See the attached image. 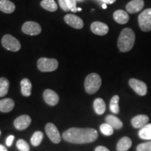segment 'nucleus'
I'll use <instances>...</instances> for the list:
<instances>
[{
    "label": "nucleus",
    "instance_id": "obj_1",
    "mask_svg": "<svg viewBox=\"0 0 151 151\" xmlns=\"http://www.w3.org/2000/svg\"><path fill=\"white\" fill-rule=\"evenodd\" d=\"M62 137L67 142L83 144L95 141L98 137V132L93 128L71 127L64 132Z\"/></svg>",
    "mask_w": 151,
    "mask_h": 151
},
{
    "label": "nucleus",
    "instance_id": "obj_2",
    "mask_svg": "<svg viewBox=\"0 0 151 151\" xmlns=\"http://www.w3.org/2000/svg\"><path fill=\"white\" fill-rule=\"evenodd\" d=\"M135 34L130 28H124L118 37V47L120 52H126L133 48L135 43Z\"/></svg>",
    "mask_w": 151,
    "mask_h": 151
},
{
    "label": "nucleus",
    "instance_id": "obj_3",
    "mask_svg": "<svg viewBox=\"0 0 151 151\" xmlns=\"http://www.w3.org/2000/svg\"><path fill=\"white\" fill-rule=\"evenodd\" d=\"M85 90L88 94L96 93L101 86V79L99 75L92 73L88 76L85 80Z\"/></svg>",
    "mask_w": 151,
    "mask_h": 151
},
{
    "label": "nucleus",
    "instance_id": "obj_4",
    "mask_svg": "<svg viewBox=\"0 0 151 151\" xmlns=\"http://www.w3.org/2000/svg\"><path fill=\"white\" fill-rule=\"evenodd\" d=\"M37 67L42 72H51L55 71L58 67V62L55 59L41 58L38 60Z\"/></svg>",
    "mask_w": 151,
    "mask_h": 151
},
{
    "label": "nucleus",
    "instance_id": "obj_5",
    "mask_svg": "<svg viewBox=\"0 0 151 151\" xmlns=\"http://www.w3.org/2000/svg\"><path fill=\"white\" fill-rule=\"evenodd\" d=\"M139 27L143 32H148L151 31V8L145 9L138 18Z\"/></svg>",
    "mask_w": 151,
    "mask_h": 151
},
{
    "label": "nucleus",
    "instance_id": "obj_6",
    "mask_svg": "<svg viewBox=\"0 0 151 151\" xmlns=\"http://www.w3.org/2000/svg\"><path fill=\"white\" fill-rule=\"evenodd\" d=\"M1 44L6 50L17 52L21 48V44L16 38L10 35H6L1 39Z\"/></svg>",
    "mask_w": 151,
    "mask_h": 151
},
{
    "label": "nucleus",
    "instance_id": "obj_7",
    "mask_svg": "<svg viewBox=\"0 0 151 151\" xmlns=\"http://www.w3.org/2000/svg\"><path fill=\"white\" fill-rule=\"evenodd\" d=\"M22 32L30 36L39 35L41 32V25L34 21H27L24 22L22 27Z\"/></svg>",
    "mask_w": 151,
    "mask_h": 151
},
{
    "label": "nucleus",
    "instance_id": "obj_8",
    "mask_svg": "<svg viewBox=\"0 0 151 151\" xmlns=\"http://www.w3.org/2000/svg\"><path fill=\"white\" fill-rule=\"evenodd\" d=\"M129 86L136 93L140 96H145L148 92V88L144 82L136 78H131L129 81Z\"/></svg>",
    "mask_w": 151,
    "mask_h": 151
},
{
    "label": "nucleus",
    "instance_id": "obj_9",
    "mask_svg": "<svg viewBox=\"0 0 151 151\" xmlns=\"http://www.w3.org/2000/svg\"><path fill=\"white\" fill-rule=\"evenodd\" d=\"M45 131H46L47 136L52 143H59L61 141L60 132L54 124L50 123V122L46 124V127H45Z\"/></svg>",
    "mask_w": 151,
    "mask_h": 151
},
{
    "label": "nucleus",
    "instance_id": "obj_10",
    "mask_svg": "<svg viewBox=\"0 0 151 151\" xmlns=\"http://www.w3.org/2000/svg\"><path fill=\"white\" fill-rule=\"evenodd\" d=\"M65 21L67 24L71 26V27L75 28V29H82L83 27L84 24L82 19L79 18L78 16H76L73 14H67L65 16Z\"/></svg>",
    "mask_w": 151,
    "mask_h": 151
},
{
    "label": "nucleus",
    "instance_id": "obj_11",
    "mask_svg": "<svg viewBox=\"0 0 151 151\" xmlns=\"http://www.w3.org/2000/svg\"><path fill=\"white\" fill-rule=\"evenodd\" d=\"M31 118L27 115H22L15 119L14 124V127L18 130H24L29 127L31 124Z\"/></svg>",
    "mask_w": 151,
    "mask_h": 151
},
{
    "label": "nucleus",
    "instance_id": "obj_12",
    "mask_svg": "<svg viewBox=\"0 0 151 151\" xmlns=\"http://www.w3.org/2000/svg\"><path fill=\"white\" fill-rule=\"evenodd\" d=\"M90 29H91L92 32L94 33V35L104 36L108 33L109 27L106 24L104 23V22L95 21L91 24Z\"/></svg>",
    "mask_w": 151,
    "mask_h": 151
},
{
    "label": "nucleus",
    "instance_id": "obj_13",
    "mask_svg": "<svg viewBox=\"0 0 151 151\" xmlns=\"http://www.w3.org/2000/svg\"><path fill=\"white\" fill-rule=\"evenodd\" d=\"M43 99L47 104L50 106H55L59 102V97L58 94L53 90L47 89L43 92Z\"/></svg>",
    "mask_w": 151,
    "mask_h": 151
},
{
    "label": "nucleus",
    "instance_id": "obj_14",
    "mask_svg": "<svg viewBox=\"0 0 151 151\" xmlns=\"http://www.w3.org/2000/svg\"><path fill=\"white\" fill-rule=\"evenodd\" d=\"M144 6L143 0H132L126 5V10L129 14H137L142 10Z\"/></svg>",
    "mask_w": 151,
    "mask_h": 151
},
{
    "label": "nucleus",
    "instance_id": "obj_15",
    "mask_svg": "<svg viewBox=\"0 0 151 151\" xmlns=\"http://www.w3.org/2000/svg\"><path fill=\"white\" fill-rule=\"evenodd\" d=\"M149 118L146 115H138L132 119L131 123L132 127L136 129H141L148 124Z\"/></svg>",
    "mask_w": 151,
    "mask_h": 151
},
{
    "label": "nucleus",
    "instance_id": "obj_16",
    "mask_svg": "<svg viewBox=\"0 0 151 151\" xmlns=\"http://www.w3.org/2000/svg\"><path fill=\"white\" fill-rule=\"evenodd\" d=\"M113 19L118 23L124 24L127 23L129 17L126 11L123 10H117L113 14Z\"/></svg>",
    "mask_w": 151,
    "mask_h": 151
},
{
    "label": "nucleus",
    "instance_id": "obj_17",
    "mask_svg": "<svg viewBox=\"0 0 151 151\" xmlns=\"http://www.w3.org/2000/svg\"><path fill=\"white\" fill-rule=\"evenodd\" d=\"M15 103L14 100L10 98L0 100V111L3 113H9L14 108Z\"/></svg>",
    "mask_w": 151,
    "mask_h": 151
},
{
    "label": "nucleus",
    "instance_id": "obj_18",
    "mask_svg": "<svg viewBox=\"0 0 151 151\" xmlns=\"http://www.w3.org/2000/svg\"><path fill=\"white\" fill-rule=\"evenodd\" d=\"M132 144L131 139L127 137L121 138L117 143V151H127L131 148Z\"/></svg>",
    "mask_w": 151,
    "mask_h": 151
},
{
    "label": "nucleus",
    "instance_id": "obj_19",
    "mask_svg": "<svg viewBox=\"0 0 151 151\" xmlns=\"http://www.w3.org/2000/svg\"><path fill=\"white\" fill-rule=\"evenodd\" d=\"M106 122L112 127L113 129H120L123 126V123L118 117L113 116V115H108L106 117Z\"/></svg>",
    "mask_w": 151,
    "mask_h": 151
},
{
    "label": "nucleus",
    "instance_id": "obj_20",
    "mask_svg": "<svg viewBox=\"0 0 151 151\" xmlns=\"http://www.w3.org/2000/svg\"><path fill=\"white\" fill-rule=\"evenodd\" d=\"M16 9V6L9 0H0V11L5 14H12Z\"/></svg>",
    "mask_w": 151,
    "mask_h": 151
},
{
    "label": "nucleus",
    "instance_id": "obj_21",
    "mask_svg": "<svg viewBox=\"0 0 151 151\" xmlns=\"http://www.w3.org/2000/svg\"><path fill=\"white\" fill-rule=\"evenodd\" d=\"M22 94L24 97H29L32 93V83L28 78H23L20 82Z\"/></svg>",
    "mask_w": 151,
    "mask_h": 151
},
{
    "label": "nucleus",
    "instance_id": "obj_22",
    "mask_svg": "<svg viewBox=\"0 0 151 151\" xmlns=\"http://www.w3.org/2000/svg\"><path fill=\"white\" fill-rule=\"evenodd\" d=\"M94 110L98 115H102L106 111V103L101 98H97L93 103Z\"/></svg>",
    "mask_w": 151,
    "mask_h": 151
},
{
    "label": "nucleus",
    "instance_id": "obj_23",
    "mask_svg": "<svg viewBox=\"0 0 151 151\" xmlns=\"http://www.w3.org/2000/svg\"><path fill=\"white\" fill-rule=\"evenodd\" d=\"M139 137L144 140H151V124H147L139 131Z\"/></svg>",
    "mask_w": 151,
    "mask_h": 151
},
{
    "label": "nucleus",
    "instance_id": "obj_24",
    "mask_svg": "<svg viewBox=\"0 0 151 151\" xmlns=\"http://www.w3.org/2000/svg\"><path fill=\"white\" fill-rule=\"evenodd\" d=\"M41 6L42 8L50 12H54L58 10V4L54 0H42Z\"/></svg>",
    "mask_w": 151,
    "mask_h": 151
},
{
    "label": "nucleus",
    "instance_id": "obj_25",
    "mask_svg": "<svg viewBox=\"0 0 151 151\" xmlns=\"http://www.w3.org/2000/svg\"><path fill=\"white\" fill-rule=\"evenodd\" d=\"M9 89V81L5 77L0 78V97L6 95Z\"/></svg>",
    "mask_w": 151,
    "mask_h": 151
},
{
    "label": "nucleus",
    "instance_id": "obj_26",
    "mask_svg": "<svg viewBox=\"0 0 151 151\" xmlns=\"http://www.w3.org/2000/svg\"><path fill=\"white\" fill-rule=\"evenodd\" d=\"M119 100H120V97L118 95H114L111 98L110 101V110L113 113L115 114H118L120 111V108H119Z\"/></svg>",
    "mask_w": 151,
    "mask_h": 151
},
{
    "label": "nucleus",
    "instance_id": "obj_27",
    "mask_svg": "<svg viewBox=\"0 0 151 151\" xmlns=\"http://www.w3.org/2000/svg\"><path fill=\"white\" fill-rule=\"evenodd\" d=\"M43 139V134L41 131L35 132L31 138V143L34 146H38L40 145Z\"/></svg>",
    "mask_w": 151,
    "mask_h": 151
},
{
    "label": "nucleus",
    "instance_id": "obj_28",
    "mask_svg": "<svg viewBox=\"0 0 151 151\" xmlns=\"http://www.w3.org/2000/svg\"><path fill=\"white\" fill-rule=\"evenodd\" d=\"M100 131L105 136H111L113 134V128L108 123H103L100 125Z\"/></svg>",
    "mask_w": 151,
    "mask_h": 151
},
{
    "label": "nucleus",
    "instance_id": "obj_29",
    "mask_svg": "<svg viewBox=\"0 0 151 151\" xmlns=\"http://www.w3.org/2000/svg\"><path fill=\"white\" fill-rule=\"evenodd\" d=\"M16 146L20 151H29V146L23 139H19L16 142Z\"/></svg>",
    "mask_w": 151,
    "mask_h": 151
},
{
    "label": "nucleus",
    "instance_id": "obj_30",
    "mask_svg": "<svg viewBox=\"0 0 151 151\" xmlns=\"http://www.w3.org/2000/svg\"><path fill=\"white\" fill-rule=\"evenodd\" d=\"M137 151H151V141L138 145Z\"/></svg>",
    "mask_w": 151,
    "mask_h": 151
},
{
    "label": "nucleus",
    "instance_id": "obj_31",
    "mask_svg": "<svg viewBox=\"0 0 151 151\" xmlns=\"http://www.w3.org/2000/svg\"><path fill=\"white\" fill-rule=\"evenodd\" d=\"M65 1L69 11H72L73 13L78 11V9L76 8V0H65Z\"/></svg>",
    "mask_w": 151,
    "mask_h": 151
},
{
    "label": "nucleus",
    "instance_id": "obj_32",
    "mask_svg": "<svg viewBox=\"0 0 151 151\" xmlns=\"http://www.w3.org/2000/svg\"><path fill=\"white\" fill-rule=\"evenodd\" d=\"M58 1H59L60 6V7L62 8V10L65 11H69V9H68V7H67V3H66L65 0H58Z\"/></svg>",
    "mask_w": 151,
    "mask_h": 151
},
{
    "label": "nucleus",
    "instance_id": "obj_33",
    "mask_svg": "<svg viewBox=\"0 0 151 151\" xmlns=\"http://www.w3.org/2000/svg\"><path fill=\"white\" fill-rule=\"evenodd\" d=\"M14 136H13V135L9 136V137L7 138L6 141V143L7 146H11L13 141H14Z\"/></svg>",
    "mask_w": 151,
    "mask_h": 151
},
{
    "label": "nucleus",
    "instance_id": "obj_34",
    "mask_svg": "<svg viewBox=\"0 0 151 151\" xmlns=\"http://www.w3.org/2000/svg\"><path fill=\"white\" fill-rule=\"evenodd\" d=\"M94 151H110V150H109V149L106 148V147L99 146H97V148H95Z\"/></svg>",
    "mask_w": 151,
    "mask_h": 151
},
{
    "label": "nucleus",
    "instance_id": "obj_35",
    "mask_svg": "<svg viewBox=\"0 0 151 151\" xmlns=\"http://www.w3.org/2000/svg\"><path fill=\"white\" fill-rule=\"evenodd\" d=\"M101 1H103V2L106 4H112L114 3L116 0H101Z\"/></svg>",
    "mask_w": 151,
    "mask_h": 151
},
{
    "label": "nucleus",
    "instance_id": "obj_36",
    "mask_svg": "<svg viewBox=\"0 0 151 151\" xmlns=\"http://www.w3.org/2000/svg\"><path fill=\"white\" fill-rule=\"evenodd\" d=\"M0 151H8L6 148V147H4L3 146V145H1L0 144Z\"/></svg>",
    "mask_w": 151,
    "mask_h": 151
},
{
    "label": "nucleus",
    "instance_id": "obj_37",
    "mask_svg": "<svg viewBox=\"0 0 151 151\" xmlns=\"http://www.w3.org/2000/svg\"><path fill=\"white\" fill-rule=\"evenodd\" d=\"M102 8L104 9H106L107 8V6H106V4H102Z\"/></svg>",
    "mask_w": 151,
    "mask_h": 151
},
{
    "label": "nucleus",
    "instance_id": "obj_38",
    "mask_svg": "<svg viewBox=\"0 0 151 151\" xmlns=\"http://www.w3.org/2000/svg\"><path fill=\"white\" fill-rule=\"evenodd\" d=\"M78 11H81V8H78Z\"/></svg>",
    "mask_w": 151,
    "mask_h": 151
},
{
    "label": "nucleus",
    "instance_id": "obj_39",
    "mask_svg": "<svg viewBox=\"0 0 151 151\" xmlns=\"http://www.w3.org/2000/svg\"><path fill=\"white\" fill-rule=\"evenodd\" d=\"M0 134H1V132H0Z\"/></svg>",
    "mask_w": 151,
    "mask_h": 151
}]
</instances>
